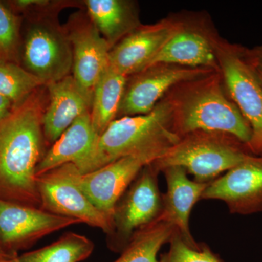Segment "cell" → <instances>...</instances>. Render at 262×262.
I'll return each mask as SVG.
<instances>
[{"mask_svg":"<svg viewBox=\"0 0 262 262\" xmlns=\"http://www.w3.org/2000/svg\"><path fill=\"white\" fill-rule=\"evenodd\" d=\"M43 85L0 125V199L40 208L36 170L48 149L42 119Z\"/></svg>","mask_w":262,"mask_h":262,"instance_id":"obj_1","label":"cell"},{"mask_svg":"<svg viewBox=\"0 0 262 262\" xmlns=\"http://www.w3.org/2000/svg\"><path fill=\"white\" fill-rule=\"evenodd\" d=\"M165 97L171 106L172 130L179 138L214 131L249 142L251 127L227 95L220 72L177 84Z\"/></svg>","mask_w":262,"mask_h":262,"instance_id":"obj_2","label":"cell"},{"mask_svg":"<svg viewBox=\"0 0 262 262\" xmlns=\"http://www.w3.org/2000/svg\"><path fill=\"white\" fill-rule=\"evenodd\" d=\"M179 139L172 130L171 106L164 97L151 113L114 120L99 136L94 154L80 173H90L134 153L170 147Z\"/></svg>","mask_w":262,"mask_h":262,"instance_id":"obj_3","label":"cell"},{"mask_svg":"<svg viewBox=\"0 0 262 262\" xmlns=\"http://www.w3.org/2000/svg\"><path fill=\"white\" fill-rule=\"evenodd\" d=\"M250 155L247 145L231 134L195 131L181 137L152 164L160 172L182 167L196 182L209 184Z\"/></svg>","mask_w":262,"mask_h":262,"instance_id":"obj_4","label":"cell"},{"mask_svg":"<svg viewBox=\"0 0 262 262\" xmlns=\"http://www.w3.org/2000/svg\"><path fill=\"white\" fill-rule=\"evenodd\" d=\"M208 34L227 95L251 127L248 149L252 155L262 156V85L248 49L231 44L208 27Z\"/></svg>","mask_w":262,"mask_h":262,"instance_id":"obj_5","label":"cell"},{"mask_svg":"<svg viewBox=\"0 0 262 262\" xmlns=\"http://www.w3.org/2000/svg\"><path fill=\"white\" fill-rule=\"evenodd\" d=\"M24 20L20 66L46 84L72 75V47L58 17Z\"/></svg>","mask_w":262,"mask_h":262,"instance_id":"obj_6","label":"cell"},{"mask_svg":"<svg viewBox=\"0 0 262 262\" xmlns=\"http://www.w3.org/2000/svg\"><path fill=\"white\" fill-rule=\"evenodd\" d=\"M81 173L75 165L65 164L37 177L40 208L80 223L112 230V220L94 206L80 187Z\"/></svg>","mask_w":262,"mask_h":262,"instance_id":"obj_7","label":"cell"},{"mask_svg":"<svg viewBox=\"0 0 262 262\" xmlns=\"http://www.w3.org/2000/svg\"><path fill=\"white\" fill-rule=\"evenodd\" d=\"M160 173L152 163L146 165L117 202L111 232L107 234L110 249L123 251L136 232L159 216L163 203L158 184Z\"/></svg>","mask_w":262,"mask_h":262,"instance_id":"obj_8","label":"cell"},{"mask_svg":"<svg viewBox=\"0 0 262 262\" xmlns=\"http://www.w3.org/2000/svg\"><path fill=\"white\" fill-rule=\"evenodd\" d=\"M212 72L215 71L160 63L131 75L127 77L117 119L151 113L177 84Z\"/></svg>","mask_w":262,"mask_h":262,"instance_id":"obj_9","label":"cell"},{"mask_svg":"<svg viewBox=\"0 0 262 262\" xmlns=\"http://www.w3.org/2000/svg\"><path fill=\"white\" fill-rule=\"evenodd\" d=\"M170 148V147H169ZM168 148H155L127 155L81 174L80 187L94 206L112 220L115 206L141 170L158 159Z\"/></svg>","mask_w":262,"mask_h":262,"instance_id":"obj_10","label":"cell"},{"mask_svg":"<svg viewBox=\"0 0 262 262\" xmlns=\"http://www.w3.org/2000/svg\"><path fill=\"white\" fill-rule=\"evenodd\" d=\"M72 52V75L90 97L108 64L110 48L84 10L70 15L63 25Z\"/></svg>","mask_w":262,"mask_h":262,"instance_id":"obj_11","label":"cell"},{"mask_svg":"<svg viewBox=\"0 0 262 262\" xmlns=\"http://www.w3.org/2000/svg\"><path fill=\"white\" fill-rule=\"evenodd\" d=\"M201 200H220L232 214L262 212V156L250 155L210 183Z\"/></svg>","mask_w":262,"mask_h":262,"instance_id":"obj_12","label":"cell"},{"mask_svg":"<svg viewBox=\"0 0 262 262\" xmlns=\"http://www.w3.org/2000/svg\"><path fill=\"white\" fill-rule=\"evenodd\" d=\"M78 224L40 208L0 199V245L5 250L27 247L45 236Z\"/></svg>","mask_w":262,"mask_h":262,"instance_id":"obj_13","label":"cell"},{"mask_svg":"<svg viewBox=\"0 0 262 262\" xmlns=\"http://www.w3.org/2000/svg\"><path fill=\"white\" fill-rule=\"evenodd\" d=\"M184 21L164 19L151 25H141L112 48L108 64L122 75L130 77L145 69Z\"/></svg>","mask_w":262,"mask_h":262,"instance_id":"obj_14","label":"cell"},{"mask_svg":"<svg viewBox=\"0 0 262 262\" xmlns=\"http://www.w3.org/2000/svg\"><path fill=\"white\" fill-rule=\"evenodd\" d=\"M46 85L48 98L42 125L48 149L79 117L91 113L92 98L72 75Z\"/></svg>","mask_w":262,"mask_h":262,"instance_id":"obj_15","label":"cell"},{"mask_svg":"<svg viewBox=\"0 0 262 262\" xmlns=\"http://www.w3.org/2000/svg\"><path fill=\"white\" fill-rule=\"evenodd\" d=\"M162 172L166 180L167 191L163 194L161 212L156 220L173 226L188 244L195 246L198 244L189 229V216L210 183L192 180L182 167H168Z\"/></svg>","mask_w":262,"mask_h":262,"instance_id":"obj_16","label":"cell"},{"mask_svg":"<svg viewBox=\"0 0 262 262\" xmlns=\"http://www.w3.org/2000/svg\"><path fill=\"white\" fill-rule=\"evenodd\" d=\"M99 136L92 126L91 113L75 120L46 151L36 170V177L72 163L80 170L94 154Z\"/></svg>","mask_w":262,"mask_h":262,"instance_id":"obj_17","label":"cell"},{"mask_svg":"<svg viewBox=\"0 0 262 262\" xmlns=\"http://www.w3.org/2000/svg\"><path fill=\"white\" fill-rule=\"evenodd\" d=\"M192 27L184 22L182 28L169 39L147 68L165 63L210 69L220 72L216 57L208 37V27Z\"/></svg>","mask_w":262,"mask_h":262,"instance_id":"obj_18","label":"cell"},{"mask_svg":"<svg viewBox=\"0 0 262 262\" xmlns=\"http://www.w3.org/2000/svg\"><path fill=\"white\" fill-rule=\"evenodd\" d=\"M83 4L84 10L110 49L142 25L134 2L84 0Z\"/></svg>","mask_w":262,"mask_h":262,"instance_id":"obj_19","label":"cell"},{"mask_svg":"<svg viewBox=\"0 0 262 262\" xmlns=\"http://www.w3.org/2000/svg\"><path fill=\"white\" fill-rule=\"evenodd\" d=\"M127 80L126 76L110 64L98 77L93 92L91 108V123L98 136L116 120Z\"/></svg>","mask_w":262,"mask_h":262,"instance_id":"obj_20","label":"cell"},{"mask_svg":"<svg viewBox=\"0 0 262 262\" xmlns=\"http://www.w3.org/2000/svg\"><path fill=\"white\" fill-rule=\"evenodd\" d=\"M175 230L173 226L155 220L134 233L121 256L114 262H159L158 253Z\"/></svg>","mask_w":262,"mask_h":262,"instance_id":"obj_21","label":"cell"},{"mask_svg":"<svg viewBox=\"0 0 262 262\" xmlns=\"http://www.w3.org/2000/svg\"><path fill=\"white\" fill-rule=\"evenodd\" d=\"M94 244L86 236L67 232L49 246L17 256V262H80L91 256Z\"/></svg>","mask_w":262,"mask_h":262,"instance_id":"obj_22","label":"cell"},{"mask_svg":"<svg viewBox=\"0 0 262 262\" xmlns=\"http://www.w3.org/2000/svg\"><path fill=\"white\" fill-rule=\"evenodd\" d=\"M46 84L18 63L0 60V94L15 106L23 103Z\"/></svg>","mask_w":262,"mask_h":262,"instance_id":"obj_23","label":"cell"},{"mask_svg":"<svg viewBox=\"0 0 262 262\" xmlns=\"http://www.w3.org/2000/svg\"><path fill=\"white\" fill-rule=\"evenodd\" d=\"M23 17L0 1V60L20 63Z\"/></svg>","mask_w":262,"mask_h":262,"instance_id":"obj_24","label":"cell"},{"mask_svg":"<svg viewBox=\"0 0 262 262\" xmlns=\"http://www.w3.org/2000/svg\"><path fill=\"white\" fill-rule=\"evenodd\" d=\"M167 252L160 256L159 262H224L206 244L190 246L176 229Z\"/></svg>","mask_w":262,"mask_h":262,"instance_id":"obj_25","label":"cell"},{"mask_svg":"<svg viewBox=\"0 0 262 262\" xmlns=\"http://www.w3.org/2000/svg\"><path fill=\"white\" fill-rule=\"evenodd\" d=\"M7 3L24 19L58 17L68 8L84 10L83 1L77 0H13Z\"/></svg>","mask_w":262,"mask_h":262,"instance_id":"obj_26","label":"cell"},{"mask_svg":"<svg viewBox=\"0 0 262 262\" xmlns=\"http://www.w3.org/2000/svg\"><path fill=\"white\" fill-rule=\"evenodd\" d=\"M15 108L14 103L0 94V125L13 114Z\"/></svg>","mask_w":262,"mask_h":262,"instance_id":"obj_27","label":"cell"},{"mask_svg":"<svg viewBox=\"0 0 262 262\" xmlns=\"http://www.w3.org/2000/svg\"><path fill=\"white\" fill-rule=\"evenodd\" d=\"M248 58L252 65L255 73L257 76L258 80L262 85V56L253 54L250 50L248 49Z\"/></svg>","mask_w":262,"mask_h":262,"instance_id":"obj_28","label":"cell"},{"mask_svg":"<svg viewBox=\"0 0 262 262\" xmlns=\"http://www.w3.org/2000/svg\"><path fill=\"white\" fill-rule=\"evenodd\" d=\"M13 257V256L10 255V253H7L4 248H3V246L0 245V259Z\"/></svg>","mask_w":262,"mask_h":262,"instance_id":"obj_29","label":"cell"},{"mask_svg":"<svg viewBox=\"0 0 262 262\" xmlns=\"http://www.w3.org/2000/svg\"><path fill=\"white\" fill-rule=\"evenodd\" d=\"M250 51H251L253 54L262 56V45L261 46H258V47L253 48L252 50H250Z\"/></svg>","mask_w":262,"mask_h":262,"instance_id":"obj_30","label":"cell"},{"mask_svg":"<svg viewBox=\"0 0 262 262\" xmlns=\"http://www.w3.org/2000/svg\"><path fill=\"white\" fill-rule=\"evenodd\" d=\"M0 262H17L16 257L3 258L0 259Z\"/></svg>","mask_w":262,"mask_h":262,"instance_id":"obj_31","label":"cell"}]
</instances>
